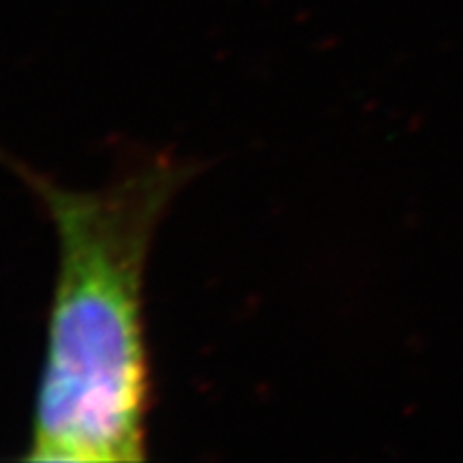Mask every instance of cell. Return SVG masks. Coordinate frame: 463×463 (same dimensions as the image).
Listing matches in <instances>:
<instances>
[{"label": "cell", "mask_w": 463, "mask_h": 463, "mask_svg": "<svg viewBox=\"0 0 463 463\" xmlns=\"http://www.w3.org/2000/svg\"><path fill=\"white\" fill-rule=\"evenodd\" d=\"M11 167L58 236V270L26 459L131 463L146 457L153 403L144 275L155 232L194 165L146 155L101 189Z\"/></svg>", "instance_id": "1"}]
</instances>
